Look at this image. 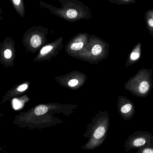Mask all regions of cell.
<instances>
[{
    "label": "cell",
    "mask_w": 153,
    "mask_h": 153,
    "mask_svg": "<svg viewBox=\"0 0 153 153\" xmlns=\"http://www.w3.org/2000/svg\"><path fill=\"white\" fill-rule=\"evenodd\" d=\"M135 153H153V147H142L137 149Z\"/></svg>",
    "instance_id": "cell-10"
},
{
    "label": "cell",
    "mask_w": 153,
    "mask_h": 153,
    "mask_svg": "<svg viewBox=\"0 0 153 153\" xmlns=\"http://www.w3.org/2000/svg\"><path fill=\"white\" fill-rule=\"evenodd\" d=\"M10 2L18 14L22 18H24L25 9L23 1L22 0H11Z\"/></svg>",
    "instance_id": "cell-7"
},
{
    "label": "cell",
    "mask_w": 153,
    "mask_h": 153,
    "mask_svg": "<svg viewBox=\"0 0 153 153\" xmlns=\"http://www.w3.org/2000/svg\"><path fill=\"white\" fill-rule=\"evenodd\" d=\"M15 46V41L10 37H6L0 43V63L5 68L14 65L16 58Z\"/></svg>",
    "instance_id": "cell-4"
},
{
    "label": "cell",
    "mask_w": 153,
    "mask_h": 153,
    "mask_svg": "<svg viewBox=\"0 0 153 153\" xmlns=\"http://www.w3.org/2000/svg\"><path fill=\"white\" fill-rule=\"evenodd\" d=\"M52 49H53V47L52 46H47L44 47L40 50V54L41 55H44L47 54L49 51H51Z\"/></svg>",
    "instance_id": "cell-14"
},
{
    "label": "cell",
    "mask_w": 153,
    "mask_h": 153,
    "mask_svg": "<svg viewBox=\"0 0 153 153\" xmlns=\"http://www.w3.org/2000/svg\"><path fill=\"white\" fill-rule=\"evenodd\" d=\"M118 111L120 116L126 121L133 118L135 114V107L128 100L120 99L117 104Z\"/></svg>",
    "instance_id": "cell-5"
},
{
    "label": "cell",
    "mask_w": 153,
    "mask_h": 153,
    "mask_svg": "<svg viewBox=\"0 0 153 153\" xmlns=\"http://www.w3.org/2000/svg\"><path fill=\"white\" fill-rule=\"evenodd\" d=\"M149 89V84L146 81H143L140 84L138 88L139 93L142 94H144L148 92Z\"/></svg>",
    "instance_id": "cell-9"
},
{
    "label": "cell",
    "mask_w": 153,
    "mask_h": 153,
    "mask_svg": "<svg viewBox=\"0 0 153 153\" xmlns=\"http://www.w3.org/2000/svg\"><path fill=\"white\" fill-rule=\"evenodd\" d=\"M102 51V47L99 45H96L93 47L92 53L94 55H97L100 54Z\"/></svg>",
    "instance_id": "cell-12"
},
{
    "label": "cell",
    "mask_w": 153,
    "mask_h": 153,
    "mask_svg": "<svg viewBox=\"0 0 153 153\" xmlns=\"http://www.w3.org/2000/svg\"><path fill=\"white\" fill-rule=\"evenodd\" d=\"M83 46V43L82 42H78V43H74L71 46V49L74 50H80Z\"/></svg>",
    "instance_id": "cell-13"
},
{
    "label": "cell",
    "mask_w": 153,
    "mask_h": 153,
    "mask_svg": "<svg viewBox=\"0 0 153 153\" xmlns=\"http://www.w3.org/2000/svg\"><path fill=\"white\" fill-rule=\"evenodd\" d=\"M76 107V105L40 104L21 114L20 121L22 127L30 129H40L51 127L65 122V120L54 116L55 114H62L69 117L74 113V109Z\"/></svg>",
    "instance_id": "cell-1"
},
{
    "label": "cell",
    "mask_w": 153,
    "mask_h": 153,
    "mask_svg": "<svg viewBox=\"0 0 153 153\" xmlns=\"http://www.w3.org/2000/svg\"><path fill=\"white\" fill-rule=\"evenodd\" d=\"M146 147H153V135L148 131L134 132L128 137L124 144L126 152Z\"/></svg>",
    "instance_id": "cell-3"
},
{
    "label": "cell",
    "mask_w": 153,
    "mask_h": 153,
    "mask_svg": "<svg viewBox=\"0 0 153 153\" xmlns=\"http://www.w3.org/2000/svg\"><path fill=\"white\" fill-rule=\"evenodd\" d=\"M27 82H24L13 86L3 97V102L10 100L23 94L28 88Z\"/></svg>",
    "instance_id": "cell-6"
},
{
    "label": "cell",
    "mask_w": 153,
    "mask_h": 153,
    "mask_svg": "<svg viewBox=\"0 0 153 153\" xmlns=\"http://www.w3.org/2000/svg\"><path fill=\"white\" fill-rule=\"evenodd\" d=\"M67 17L70 19H74L76 18L77 15V11L74 9H70L67 11L66 13Z\"/></svg>",
    "instance_id": "cell-11"
},
{
    "label": "cell",
    "mask_w": 153,
    "mask_h": 153,
    "mask_svg": "<svg viewBox=\"0 0 153 153\" xmlns=\"http://www.w3.org/2000/svg\"><path fill=\"white\" fill-rule=\"evenodd\" d=\"M78 81L76 79H73V80H71L68 83V84L69 86L71 87H74V86H76L77 84H78Z\"/></svg>",
    "instance_id": "cell-15"
},
{
    "label": "cell",
    "mask_w": 153,
    "mask_h": 153,
    "mask_svg": "<svg viewBox=\"0 0 153 153\" xmlns=\"http://www.w3.org/2000/svg\"><path fill=\"white\" fill-rule=\"evenodd\" d=\"M28 100L27 96H23L20 98H15L13 99V105L15 109L21 108L23 107L26 102Z\"/></svg>",
    "instance_id": "cell-8"
},
{
    "label": "cell",
    "mask_w": 153,
    "mask_h": 153,
    "mask_svg": "<svg viewBox=\"0 0 153 153\" xmlns=\"http://www.w3.org/2000/svg\"></svg>",
    "instance_id": "cell-19"
},
{
    "label": "cell",
    "mask_w": 153,
    "mask_h": 153,
    "mask_svg": "<svg viewBox=\"0 0 153 153\" xmlns=\"http://www.w3.org/2000/svg\"><path fill=\"white\" fill-rule=\"evenodd\" d=\"M110 126V118L108 111H99L86 126L87 129L83 136L89 140L81 149L91 151L100 147L107 138Z\"/></svg>",
    "instance_id": "cell-2"
},
{
    "label": "cell",
    "mask_w": 153,
    "mask_h": 153,
    "mask_svg": "<svg viewBox=\"0 0 153 153\" xmlns=\"http://www.w3.org/2000/svg\"><path fill=\"white\" fill-rule=\"evenodd\" d=\"M139 54L138 53L133 52L131 55V58L132 60H136L139 57Z\"/></svg>",
    "instance_id": "cell-16"
},
{
    "label": "cell",
    "mask_w": 153,
    "mask_h": 153,
    "mask_svg": "<svg viewBox=\"0 0 153 153\" xmlns=\"http://www.w3.org/2000/svg\"><path fill=\"white\" fill-rule=\"evenodd\" d=\"M148 24L150 26L153 27V19H150L148 21Z\"/></svg>",
    "instance_id": "cell-17"
},
{
    "label": "cell",
    "mask_w": 153,
    "mask_h": 153,
    "mask_svg": "<svg viewBox=\"0 0 153 153\" xmlns=\"http://www.w3.org/2000/svg\"><path fill=\"white\" fill-rule=\"evenodd\" d=\"M0 25H1V24H0Z\"/></svg>",
    "instance_id": "cell-20"
},
{
    "label": "cell",
    "mask_w": 153,
    "mask_h": 153,
    "mask_svg": "<svg viewBox=\"0 0 153 153\" xmlns=\"http://www.w3.org/2000/svg\"><path fill=\"white\" fill-rule=\"evenodd\" d=\"M3 12L2 11L1 9V6H0V20L3 19V18L2 15Z\"/></svg>",
    "instance_id": "cell-18"
}]
</instances>
